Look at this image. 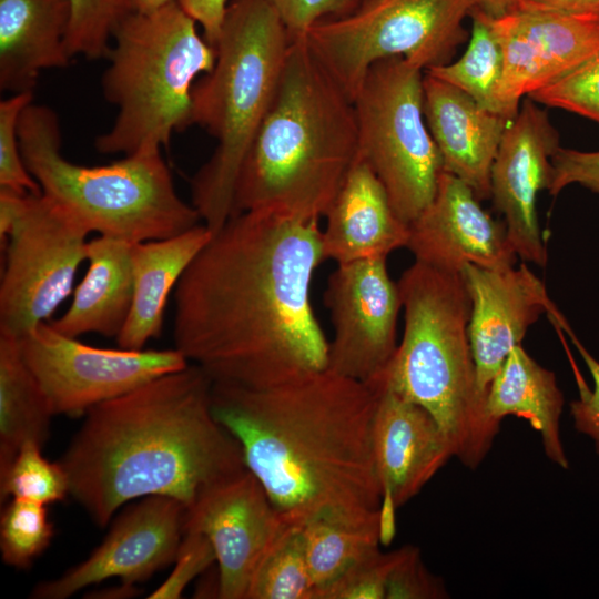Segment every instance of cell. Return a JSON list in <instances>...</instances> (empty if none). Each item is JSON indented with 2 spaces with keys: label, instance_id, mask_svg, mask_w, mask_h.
<instances>
[{
  "label": "cell",
  "instance_id": "1",
  "mask_svg": "<svg viewBox=\"0 0 599 599\" xmlns=\"http://www.w3.org/2000/svg\"><path fill=\"white\" fill-rule=\"evenodd\" d=\"M318 220L235 214L174 288V347L213 383L266 388L327 367L311 304L322 262Z\"/></svg>",
  "mask_w": 599,
  "mask_h": 599
},
{
  "label": "cell",
  "instance_id": "2",
  "mask_svg": "<svg viewBox=\"0 0 599 599\" xmlns=\"http://www.w3.org/2000/svg\"><path fill=\"white\" fill-rule=\"evenodd\" d=\"M379 389L327 368L250 388L213 383L216 420L286 524L324 509H379L373 450Z\"/></svg>",
  "mask_w": 599,
  "mask_h": 599
},
{
  "label": "cell",
  "instance_id": "3",
  "mask_svg": "<svg viewBox=\"0 0 599 599\" xmlns=\"http://www.w3.org/2000/svg\"><path fill=\"white\" fill-rule=\"evenodd\" d=\"M212 379L197 365L156 377L92 407L60 463L70 495L95 525L125 504L166 496L189 509L209 487L246 469L216 420Z\"/></svg>",
  "mask_w": 599,
  "mask_h": 599
},
{
  "label": "cell",
  "instance_id": "4",
  "mask_svg": "<svg viewBox=\"0 0 599 599\" xmlns=\"http://www.w3.org/2000/svg\"><path fill=\"white\" fill-rule=\"evenodd\" d=\"M358 161L354 102L306 39L291 42L268 111L237 179L233 215L319 220Z\"/></svg>",
  "mask_w": 599,
  "mask_h": 599
},
{
  "label": "cell",
  "instance_id": "5",
  "mask_svg": "<svg viewBox=\"0 0 599 599\" xmlns=\"http://www.w3.org/2000/svg\"><path fill=\"white\" fill-rule=\"evenodd\" d=\"M405 327L382 383L425 408L448 440L453 457L476 468L499 423L486 409L468 336L470 298L461 272L415 261L397 282Z\"/></svg>",
  "mask_w": 599,
  "mask_h": 599
},
{
  "label": "cell",
  "instance_id": "6",
  "mask_svg": "<svg viewBox=\"0 0 599 599\" xmlns=\"http://www.w3.org/2000/svg\"><path fill=\"white\" fill-rule=\"evenodd\" d=\"M290 37L266 0H231L213 69L192 89V124L215 141L191 179L192 205L212 233L232 216L242 164L275 94Z\"/></svg>",
  "mask_w": 599,
  "mask_h": 599
},
{
  "label": "cell",
  "instance_id": "7",
  "mask_svg": "<svg viewBox=\"0 0 599 599\" xmlns=\"http://www.w3.org/2000/svg\"><path fill=\"white\" fill-rule=\"evenodd\" d=\"M106 60L101 88L118 113L94 146L103 154L126 156L160 152L175 132L192 125V89L213 69L216 52L173 0L125 18Z\"/></svg>",
  "mask_w": 599,
  "mask_h": 599
},
{
  "label": "cell",
  "instance_id": "8",
  "mask_svg": "<svg viewBox=\"0 0 599 599\" xmlns=\"http://www.w3.org/2000/svg\"><path fill=\"white\" fill-rule=\"evenodd\" d=\"M18 136L41 192L89 232L139 243L179 235L202 221L177 194L161 151L99 166L73 163L61 152L57 112L34 102L20 116Z\"/></svg>",
  "mask_w": 599,
  "mask_h": 599
},
{
  "label": "cell",
  "instance_id": "9",
  "mask_svg": "<svg viewBox=\"0 0 599 599\" xmlns=\"http://www.w3.org/2000/svg\"><path fill=\"white\" fill-rule=\"evenodd\" d=\"M477 6L478 0H361L352 12L317 22L306 41L354 101L380 60L400 57L424 72L448 63Z\"/></svg>",
  "mask_w": 599,
  "mask_h": 599
},
{
  "label": "cell",
  "instance_id": "10",
  "mask_svg": "<svg viewBox=\"0 0 599 599\" xmlns=\"http://www.w3.org/2000/svg\"><path fill=\"white\" fill-rule=\"evenodd\" d=\"M423 78L424 71L404 58H387L369 68L353 101L358 159L408 225L432 202L444 172L424 115Z\"/></svg>",
  "mask_w": 599,
  "mask_h": 599
},
{
  "label": "cell",
  "instance_id": "11",
  "mask_svg": "<svg viewBox=\"0 0 599 599\" xmlns=\"http://www.w3.org/2000/svg\"><path fill=\"white\" fill-rule=\"evenodd\" d=\"M89 231L42 192L21 194L0 283V334L20 338L50 322L87 260Z\"/></svg>",
  "mask_w": 599,
  "mask_h": 599
},
{
  "label": "cell",
  "instance_id": "12",
  "mask_svg": "<svg viewBox=\"0 0 599 599\" xmlns=\"http://www.w3.org/2000/svg\"><path fill=\"white\" fill-rule=\"evenodd\" d=\"M18 342L53 415H85L103 402L190 364L175 347L99 348L59 333L49 322Z\"/></svg>",
  "mask_w": 599,
  "mask_h": 599
},
{
  "label": "cell",
  "instance_id": "13",
  "mask_svg": "<svg viewBox=\"0 0 599 599\" xmlns=\"http://www.w3.org/2000/svg\"><path fill=\"white\" fill-rule=\"evenodd\" d=\"M334 328L327 369L370 384L390 363L403 307L386 257L337 264L324 292Z\"/></svg>",
  "mask_w": 599,
  "mask_h": 599
},
{
  "label": "cell",
  "instance_id": "14",
  "mask_svg": "<svg viewBox=\"0 0 599 599\" xmlns=\"http://www.w3.org/2000/svg\"><path fill=\"white\" fill-rule=\"evenodd\" d=\"M502 51L496 93L498 114L512 120L521 101L566 77L599 53V18L512 10L494 17Z\"/></svg>",
  "mask_w": 599,
  "mask_h": 599
},
{
  "label": "cell",
  "instance_id": "15",
  "mask_svg": "<svg viewBox=\"0 0 599 599\" xmlns=\"http://www.w3.org/2000/svg\"><path fill=\"white\" fill-rule=\"evenodd\" d=\"M186 507L166 496H148L116 516L92 554L60 577L34 587L37 599H65L110 578L134 586L171 565L184 537Z\"/></svg>",
  "mask_w": 599,
  "mask_h": 599
},
{
  "label": "cell",
  "instance_id": "16",
  "mask_svg": "<svg viewBox=\"0 0 599 599\" xmlns=\"http://www.w3.org/2000/svg\"><path fill=\"white\" fill-rule=\"evenodd\" d=\"M284 524L246 468L205 489L186 509L184 529L203 534L213 546L217 597L246 599L253 575Z\"/></svg>",
  "mask_w": 599,
  "mask_h": 599
},
{
  "label": "cell",
  "instance_id": "17",
  "mask_svg": "<svg viewBox=\"0 0 599 599\" xmlns=\"http://www.w3.org/2000/svg\"><path fill=\"white\" fill-rule=\"evenodd\" d=\"M559 134L548 113L526 97L508 123L491 167L490 192L502 214L516 254L545 266L547 250L537 215V196L550 186Z\"/></svg>",
  "mask_w": 599,
  "mask_h": 599
},
{
  "label": "cell",
  "instance_id": "18",
  "mask_svg": "<svg viewBox=\"0 0 599 599\" xmlns=\"http://www.w3.org/2000/svg\"><path fill=\"white\" fill-rule=\"evenodd\" d=\"M461 274L470 298L468 336L478 386L489 385L510 352L521 345L527 329L542 314L558 308L546 286L526 264L481 267L466 264Z\"/></svg>",
  "mask_w": 599,
  "mask_h": 599
},
{
  "label": "cell",
  "instance_id": "19",
  "mask_svg": "<svg viewBox=\"0 0 599 599\" xmlns=\"http://www.w3.org/2000/svg\"><path fill=\"white\" fill-rule=\"evenodd\" d=\"M406 247L415 261L451 273L466 264L510 266L517 256L505 223L480 205L469 185L446 171L432 202L409 224Z\"/></svg>",
  "mask_w": 599,
  "mask_h": 599
},
{
  "label": "cell",
  "instance_id": "20",
  "mask_svg": "<svg viewBox=\"0 0 599 599\" xmlns=\"http://www.w3.org/2000/svg\"><path fill=\"white\" fill-rule=\"evenodd\" d=\"M379 389L373 423V450L382 499L398 509L453 457L440 427L422 406L404 398L386 385Z\"/></svg>",
  "mask_w": 599,
  "mask_h": 599
},
{
  "label": "cell",
  "instance_id": "21",
  "mask_svg": "<svg viewBox=\"0 0 599 599\" xmlns=\"http://www.w3.org/2000/svg\"><path fill=\"white\" fill-rule=\"evenodd\" d=\"M424 115L441 155L444 171L469 185L477 197L489 199L491 167L510 122L480 106L456 87L426 72Z\"/></svg>",
  "mask_w": 599,
  "mask_h": 599
},
{
  "label": "cell",
  "instance_id": "22",
  "mask_svg": "<svg viewBox=\"0 0 599 599\" xmlns=\"http://www.w3.org/2000/svg\"><path fill=\"white\" fill-rule=\"evenodd\" d=\"M322 231L325 261L337 264L387 255L406 247L409 225L395 213L385 187L358 159L325 214Z\"/></svg>",
  "mask_w": 599,
  "mask_h": 599
},
{
  "label": "cell",
  "instance_id": "23",
  "mask_svg": "<svg viewBox=\"0 0 599 599\" xmlns=\"http://www.w3.org/2000/svg\"><path fill=\"white\" fill-rule=\"evenodd\" d=\"M68 0H0V89L33 91L43 70L67 68Z\"/></svg>",
  "mask_w": 599,
  "mask_h": 599
},
{
  "label": "cell",
  "instance_id": "24",
  "mask_svg": "<svg viewBox=\"0 0 599 599\" xmlns=\"http://www.w3.org/2000/svg\"><path fill=\"white\" fill-rule=\"evenodd\" d=\"M212 235L202 223L172 237L132 243L133 300L119 347L143 349L161 335L170 293Z\"/></svg>",
  "mask_w": 599,
  "mask_h": 599
},
{
  "label": "cell",
  "instance_id": "25",
  "mask_svg": "<svg viewBox=\"0 0 599 599\" xmlns=\"http://www.w3.org/2000/svg\"><path fill=\"white\" fill-rule=\"evenodd\" d=\"M131 245L104 235L88 241L87 273L65 313L49 322L55 331L77 338L88 333L119 336L133 300Z\"/></svg>",
  "mask_w": 599,
  "mask_h": 599
},
{
  "label": "cell",
  "instance_id": "26",
  "mask_svg": "<svg viewBox=\"0 0 599 599\" xmlns=\"http://www.w3.org/2000/svg\"><path fill=\"white\" fill-rule=\"evenodd\" d=\"M564 396L555 374L539 365L521 345L516 346L491 380L486 409L500 424L509 415L526 419L541 436L547 457L569 468L560 437Z\"/></svg>",
  "mask_w": 599,
  "mask_h": 599
},
{
  "label": "cell",
  "instance_id": "27",
  "mask_svg": "<svg viewBox=\"0 0 599 599\" xmlns=\"http://www.w3.org/2000/svg\"><path fill=\"white\" fill-rule=\"evenodd\" d=\"M302 526L315 599L352 567L379 550V509H324Z\"/></svg>",
  "mask_w": 599,
  "mask_h": 599
},
{
  "label": "cell",
  "instance_id": "28",
  "mask_svg": "<svg viewBox=\"0 0 599 599\" xmlns=\"http://www.w3.org/2000/svg\"><path fill=\"white\" fill-rule=\"evenodd\" d=\"M52 416L18 338L0 334V474L24 443L45 444Z\"/></svg>",
  "mask_w": 599,
  "mask_h": 599
},
{
  "label": "cell",
  "instance_id": "29",
  "mask_svg": "<svg viewBox=\"0 0 599 599\" xmlns=\"http://www.w3.org/2000/svg\"><path fill=\"white\" fill-rule=\"evenodd\" d=\"M470 18V38L461 57L425 72L464 91L484 109L498 113L496 93L504 65L501 47L488 12L477 6Z\"/></svg>",
  "mask_w": 599,
  "mask_h": 599
},
{
  "label": "cell",
  "instance_id": "30",
  "mask_svg": "<svg viewBox=\"0 0 599 599\" xmlns=\"http://www.w3.org/2000/svg\"><path fill=\"white\" fill-rule=\"evenodd\" d=\"M246 599H315L301 525L284 524L260 561Z\"/></svg>",
  "mask_w": 599,
  "mask_h": 599
},
{
  "label": "cell",
  "instance_id": "31",
  "mask_svg": "<svg viewBox=\"0 0 599 599\" xmlns=\"http://www.w3.org/2000/svg\"><path fill=\"white\" fill-rule=\"evenodd\" d=\"M35 441L24 443L9 467L0 474L1 501L7 498L26 499L42 505L63 500L70 495L68 475L60 461L42 455Z\"/></svg>",
  "mask_w": 599,
  "mask_h": 599
},
{
  "label": "cell",
  "instance_id": "32",
  "mask_svg": "<svg viewBox=\"0 0 599 599\" xmlns=\"http://www.w3.org/2000/svg\"><path fill=\"white\" fill-rule=\"evenodd\" d=\"M65 47L71 58L106 59L116 28L135 11L134 0H68Z\"/></svg>",
  "mask_w": 599,
  "mask_h": 599
},
{
  "label": "cell",
  "instance_id": "33",
  "mask_svg": "<svg viewBox=\"0 0 599 599\" xmlns=\"http://www.w3.org/2000/svg\"><path fill=\"white\" fill-rule=\"evenodd\" d=\"M52 537L53 526L44 505L18 498L6 505L0 518V551L7 565L30 568Z\"/></svg>",
  "mask_w": 599,
  "mask_h": 599
},
{
  "label": "cell",
  "instance_id": "34",
  "mask_svg": "<svg viewBox=\"0 0 599 599\" xmlns=\"http://www.w3.org/2000/svg\"><path fill=\"white\" fill-rule=\"evenodd\" d=\"M33 102V91L14 93L0 102V189L39 194L40 185L24 165L18 136L19 120Z\"/></svg>",
  "mask_w": 599,
  "mask_h": 599
},
{
  "label": "cell",
  "instance_id": "35",
  "mask_svg": "<svg viewBox=\"0 0 599 599\" xmlns=\"http://www.w3.org/2000/svg\"><path fill=\"white\" fill-rule=\"evenodd\" d=\"M528 98L538 104L561 109L599 124V53Z\"/></svg>",
  "mask_w": 599,
  "mask_h": 599
},
{
  "label": "cell",
  "instance_id": "36",
  "mask_svg": "<svg viewBox=\"0 0 599 599\" xmlns=\"http://www.w3.org/2000/svg\"><path fill=\"white\" fill-rule=\"evenodd\" d=\"M399 549H380L352 567L324 595L323 599H385L386 585Z\"/></svg>",
  "mask_w": 599,
  "mask_h": 599
},
{
  "label": "cell",
  "instance_id": "37",
  "mask_svg": "<svg viewBox=\"0 0 599 599\" xmlns=\"http://www.w3.org/2000/svg\"><path fill=\"white\" fill-rule=\"evenodd\" d=\"M550 321L570 337L592 377L593 389H590L572 363L579 397L571 402L570 413L575 428L593 441L596 453L599 455V362L580 343L561 314L550 317Z\"/></svg>",
  "mask_w": 599,
  "mask_h": 599
},
{
  "label": "cell",
  "instance_id": "38",
  "mask_svg": "<svg viewBox=\"0 0 599 599\" xmlns=\"http://www.w3.org/2000/svg\"><path fill=\"white\" fill-rule=\"evenodd\" d=\"M214 561H216L215 551L207 537L197 531H185L171 573L148 598H181L187 585L205 572Z\"/></svg>",
  "mask_w": 599,
  "mask_h": 599
},
{
  "label": "cell",
  "instance_id": "39",
  "mask_svg": "<svg viewBox=\"0 0 599 599\" xmlns=\"http://www.w3.org/2000/svg\"><path fill=\"white\" fill-rule=\"evenodd\" d=\"M285 27L291 42L306 39L319 21L352 12L361 0H266Z\"/></svg>",
  "mask_w": 599,
  "mask_h": 599
},
{
  "label": "cell",
  "instance_id": "40",
  "mask_svg": "<svg viewBox=\"0 0 599 599\" xmlns=\"http://www.w3.org/2000/svg\"><path fill=\"white\" fill-rule=\"evenodd\" d=\"M444 595L443 587L424 567L418 549L400 548L387 580L385 599H432Z\"/></svg>",
  "mask_w": 599,
  "mask_h": 599
},
{
  "label": "cell",
  "instance_id": "41",
  "mask_svg": "<svg viewBox=\"0 0 599 599\" xmlns=\"http://www.w3.org/2000/svg\"><path fill=\"white\" fill-rule=\"evenodd\" d=\"M579 184L599 195V151L583 152L559 148L552 156V176L548 192L558 195L565 187Z\"/></svg>",
  "mask_w": 599,
  "mask_h": 599
},
{
  "label": "cell",
  "instance_id": "42",
  "mask_svg": "<svg viewBox=\"0 0 599 599\" xmlns=\"http://www.w3.org/2000/svg\"><path fill=\"white\" fill-rule=\"evenodd\" d=\"M203 30L204 39L214 47L226 14L229 0H176Z\"/></svg>",
  "mask_w": 599,
  "mask_h": 599
},
{
  "label": "cell",
  "instance_id": "43",
  "mask_svg": "<svg viewBox=\"0 0 599 599\" xmlns=\"http://www.w3.org/2000/svg\"><path fill=\"white\" fill-rule=\"evenodd\" d=\"M512 10L558 12L599 18V0H516Z\"/></svg>",
  "mask_w": 599,
  "mask_h": 599
},
{
  "label": "cell",
  "instance_id": "44",
  "mask_svg": "<svg viewBox=\"0 0 599 599\" xmlns=\"http://www.w3.org/2000/svg\"><path fill=\"white\" fill-rule=\"evenodd\" d=\"M479 7L494 17H500L514 9L516 0H478Z\"/></svg>",
  "mask_w": 599,
  "mask_h": 599
},
{
  "label": "cell",
  "instance_id": "45",
  "mask_svg": "<svg viewBox=\"0 0 599 599\" xmlns=\"http://www.w3.org/2000/svg\"><path fill=\"white\" fill-rule=\"evenodd\" d=\"M173 0H134L135 11L138 12H151L154 11Z\"/></svg>",
  "mask_w": 599,
  "mask_h": 599
}]
</instances>
